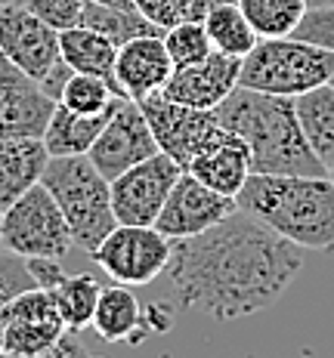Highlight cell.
I'll list each match as a JSON object with an SVG mask.
<instances>
[{
  "label": "cell",
  "instance_id": "cell-39",
  "mask_svg": "<svg viewBox=\"0 0 334 358\" xmlns=\"http://www.w3.org/2000/svg\"><path fill=\"white\" fill-rule=\"evenodd\" d=\"M331 84H334V74H331Z\"/></svg>",
  "mask_w": 334,
  "mask_h": 358
},
{
  "label": "cell",
  "instance_id": "cell-14",
  "mask_svg": "<svg viewBox=\"0 0 334 358\" xmlns=\"http://www.w3.org/2000/svg\"><path fill=\"white\" fill-rule=\"evenodd\" d=\"M242 78V59L214 50L207 59L186 69H174L165 84V96L192 108H217Z\"/></svg>",
  "mask_w": 334,
  "mask_h": 358
},
{
  "label": "cell",
  "instance_id": "cell-20",
  "mask_svg": "<svg viewBox=\"0 0 334 358\" xmlns=\"http://www.w3.org/2000/svg\"><path fill=\"white\" fill-rule=\"evenodd\" d=\"M118 102L109 111H99V115H78V111H71V108H65V106H59L56 102L53 117H50L47 130H43V145H47L50 158H62V155H87L90 152L96 136L102 133V127H106L109 117L115 115Z\"/></svg>",
  "mask_w": 334,
  "mask_h": 358
},
{
  "label": "cell",
  "instance_id": "cell-41",
  "mask_svg": "<svg viewBox=\"0 0 334 358\" xmlns=\"http://www.w3.org/2000/svg\"><path fill=\"white\" fill-rule=\"evenodd\" d=\"M0 216H4V213H0Z\"/></svg>",
  "mask_w": 334,
  "mask_h": 358
},
{
  "label": "cell",
  "instance_id": "cell-22",
  "mask_svg": "<svg viewBox=\"0 0 334 358\" xmlns=\"http://www.w3.org/2000/svg\"><path fill=\"white\" fill-rule=\"evenodd\" d=\"M294 111L307 143L325 161L334 152V84L328 80V84H319L294 96Z\"/></svg>",
  "mask_w": 334,
  "mask_h": 358
},
{
  "label": "cell",
  "instance_id": "cell-15",
  "mask_svg": "<svg viewBox=\"0 0 334 358\" xmlns=\"http://www.w3.org/2000/svg\"><path fill=\"white\" fill-rule=\"evenodd\" d=\"M174 74V59L165 47V34H139L118 47L115 80L133 102L165 90Z\"/></svg>",
  "mask_w": 334,
  "mask_h": 358
},
{
  "label": "cell",
  "instance_id": "cell-25",
  "mask_svg": "<svg viewBox=\"0 0 334 358\" xmlns=\"http://www.w3.org/2000/svg\"><path fill=\"white\" fill-rule=\"evenodd\" d=\"M81 25L93 28V31L106 34L109 41H115L118 47L127 43L130 37L139 34H165L155 22H148L143 13L133 6V10H118V6H106L96 3V0H87L84 3V16H81Z\"/></svg>",
  "mask_w": 334,
  "mask_h": 358
},
{
  "label": "cell",
  "instance_id": "cell-8",
  "mask_svg": "<svg viewBox=\"0 0 334 358\" xmlns=\"http://www.w3.org/2000/svg\"><path fill=\"white\" fill-rule=\"evenodd\" d=\"M69 331L59 318L53 294L32 287L0 309V355L50 358L59 337Z\"/></svg>",
  "mask_w": 334,
  "mask_h": 358
},
{
  "label": "cell",
  "instance_id": "cell-40",
  "mask_svg": "<svg viewBox=\"0 0 334 358\" xmlns=\"http://www.w3.org/2000/svg\"><path fill=\"white\" fill-rule=\"evenodd\" d=\"M0 248H4V241H0Z\"/></svg>",
  "mask_w": 334,
  "mask_h": 358
},
{
  "label": "cell",
  "instance_id": "cell-28",
  "mask_svg": "<svg viewBox=\"0 0 334 358\" xmlns=\"http://www.w3.org/2000/svg\"><path fill=\"white\" fill-rule=\"evenodd\" d=\"M165 47L170 59H174V69L195 65L214 53V43L207 37L204 22H198V19H183L176 25H170L165 31Z\"/></svg>",
  "mask_w": 334,
  "mask_h": 358
},
{
  "label": "cell",
  "instance_id": "cell-2",
  "mask_svg": "<svg viewBox=\"0 0 334 358\" xmlns=\"http://www.w3.org/2000/svg\"><path fill=\"white\" fill-rule=\"evenodd\" d=\"M217 121L239 133L251 148L254 173H288V176H322L325 164L313 152L297 121L291 96L260 93L235 87L217 108Z\"/></svg>",
  "mask_w": 334,
  "mask_h": 358
},
{
  "label": "cell",
  "instance_id": "cell-4",
  "mask_svg": "<svg viewBox=\"0 0 334 358\" xmlns=\"http://www.w3.org/2000/svg\"><path fill=\"white\" fill-rule=\"evenodd\" d=\"M41 182L62 207L74 248L84 253H93L102 244V238L118 226L115 210H111V182L96 170V164L87 155L50 158Z\"/></svg>",
  "mask_w": 334,
  "mask_h": 358
},
{
  "label": "cell",
  "instance_id": "cell-16",
  "mask_svg": "<svg viewBox=\"0 0 334 358\" xmlns=\"http://www.w3.org/2000/svg\"><path fill=\"white\" fill-rule=\"evenodd\" d=\"M192 176H198L204 185L223 192V195L235 198L242 192V185L248 182V176L254 173L251 170V148L248 143L239 136V133L226 130V127H217L207 143L198 148V155L189 161Z\"/></svg>",
  "mask_w": 334,
  "mask_h": 358
},
{
  "label": "cell",
  "instance_id": "cell-32",
  "mask_svg": "<svg viewBox=\"0 0 334 358\" xmlns=\"http://www.w3.org/2000/svg\"><path fill=\"white\" fill-rule=\"evenodd\" d=\"M133 3L148 22H155L161 31H167L170 25H176V22L189 16L192 0H133Z\"/></svg>",
  "mask_w": 334,
  "mask_h": 358
},
{
  "label": "cell",
  "instance_id": "cell-12",
  "mask_svg": "<svg viewBox=\"0 0 334 358\" xmlns=\"http://www.w3.org/2000/svg\"><path fill=\"white\" fill-rule=\"evenodd\" d=\"M235 210H239L235 198L211 189L198 176H192L189 170H183L174 189H170L165 207H161L158 220H155V229L165 232L170 241H176V238H192L217 226L220 220H226Z\"/></svg>",
  "mask_w": 334,
  "mask_h": 358
},
{
  "label": "cell",
  "instance_id": "cell-18",
  "mask_svg": "<svg viewBox=\"0 0 334 358\" xmlns=\"http://www.w3.org/2000/svg\"><path fill=\"white\" fill-rule=\"evenodd\" d=\"M90 327L106 343H133L137 346L139 340L148 337L143 303L127 285H118V281L111 287H102Z\"/></svg>",
  "mask_w": 334,
  "mask_h": 358
},
{
  "label": "cell",
  "instance_id": "cell-35",
  "mask_svg": "<svg viewBox=\"0 0 334 358\" xmlns=\"http://www.w3.org/2000/svg\"><path fill=\"white\" fill-rule=\"evenodd\" d=\"M81 331H65L62 337H59V343L53 346V352H50V358H71V355H87V346L78 340Z\"/></svg>",
  "mask_w": 334,
  "mask_h": 358
},
{
  "label": "cell",
  "instance_id": "cell-38",
  "mask_svg": "<svg viewBox=\"0 0 334 358\" xmlns=\"http://www.w3.org/2000/svg\"><path fill=\"white\" fill-rule=\"evenodd\" d=\"M309 6H334V0H307Z\"/></svg>",
  "mask_w": 334,
  "mask_h": 358
},
{
  "label": "cell",
  "instance_id": "cell-21",
  "mask_svg": "<svg viewBox=\"0 0 334 358\" xmlns=\"http://www.w3.org/2000/svg\"><path fill=\"white\" fill-rule=\"evenodd\" d=\"M59 50H62V59L69 62L71 71L96 74V78H106L109 84L118 87V80H115L118 43L109 41L106 34L93 31V28H87V25L65 28V31H59Z\"/></svg>",
  "mask_w": 334,
  "mask_h": 358
},
{
  "label": "cell",
  "instance_id": "cell-36",
  "mask_svg": "<svg viewBox=\"0 0 334 358\" xmlns=\"http://www.w3.org/2000/svg\"><path fill=\"white\" fill-rule=\"evenodd\" d=\"M322 164H325V176H328L331 182H334V152H331V155H328V158H325Z\"/></svg>",
  "mask_w": 334,
  "mask_h": 358
},
{
  "label": "cell",
  "instance_id": "cell-7",
  "mask_svg": "<svg viewBox=\"0 0 334 358\" xmlns=\"http://www.w3.org/2000/svg\"><path fill=\"white\" fill-rule=\"evenodd\" d=\"M170 250H174V241L155 226H124V222H118L90 257L111 281L127 287H146L165 275Z\"/></svg>",
  "mask_w": 334,
  "mask_h": 358
},
{
  "label": "cell",
  "instance_id": "cell-31",
  "mask_svg": "<svg viewBox=\"0 0 334 358\" xmlns=\"http://www.w3.org/2000/svg\"><path fill=\"white\" fill-rule=\"evenodd\" d=\"M84 3H87V0H34L28 10L37 13L43 22H50L56 31H65V28L81 25Z\"/></svg>",
  "mask_w": 334,
  "mask_h": 358
},
{
  "label": "cell",
  "instance_id": "cell-33",
  "mask_svg": "<svg viewBox=\"0 0 334 358\" xmlns=\"http://www.w3.org/2000/svg\"><path fill=\"white\" fill-rule=\"evenodd\" d=\"M25 263H28V268H32L37 287L53 290L56 285H62V281L69 278V272H65L62 259H56V257H32V259H25Z\"/></svg>",
  "mask_w": 334,
  "mask_h": 358
},
{
  "label": "cell",
  "instance_id": "cell-9",
  "mask_svg": "<svg viewBox=\"0 0 334 358\" xmlns=\"http://www.w3.org/2000/svg\"><path fill=\"white\" fill-rule=\"evenodd\" d=\"M183 167L170 155L158 152L152 158L139 161L137 167L124 170L111 179V210L124 226H155L161 207L180 179Z\"/></svg>",
  "mask_w": 334,
  "mask_h": 358
},
{
  "label": "cell",
  "instance_id": "cell-37",
  "mask_svg": "<svg viewBox=\"0 0 334 358\" xmlns=\"http://www.w3.org/2000/svg\"><path fill=\"white\" fill-rule=\"evenodd\" d=\"M32 3H34V0H0V6H25V10Z\"/></svg>",
  "mask_w": 334,
  "mask_h": 358
},
{
  "label": "cell",
  "instance_id": "cell-13",
  "mask_svg": "<svg viewBox=\"0 0 334 358\" xmlns=\"http://www.w3.org/2000/svg\"><path fill=\"white\" fill-rule=\"evenodd\" d=\"M0 47L32 80L47 78L62 62L59 31L25 6H0Z\"/></svg>",
  "mask_w": 334,
  "mask_h": 358
},
{
  "label": "cell",
  "instance_id": "cell-1",
  "mask_svg": "<svg viewBox=\"0 0 334 358\" xmlns=\"http://www.w3.org/2000/svg\"><path fill=\"white\" fill-rule=\"evenodd\" d=\"M300 268V244L235 210L204 232L176 238L165 278L180 309L235 322L270 309Z\"/></svg>",
  "mask_w": 334,
  "mask_h": 358
},
{
  "label": "cell",
  "instance_id": "cell-26",
  "mask_svg": "<svg viewBox=\"0 0 334 358\" xmlns=\"http://www.w3.org/2000/svg\"><path fill=\"white\" fill-rule=\"evenodd\" d=\"M260 37H288L309 10L307 0H235Z\"/></svg>",
  "mask_w": 334,
  "mask_h": 358
},
{
  "label": "cell",
  "instance_id": "cell-27",
  "mask_svg": "<svg viewBox=\"0 0 334 358\" xmlns=\"http://www.w3.org/2000/svg\"><path fill=\"white\" fill-rule=\"evenodd\" d=\"M118 99H127V96L115 84H109L106 78L71 71L69 84H65L62 96H59V106L78 111V115H99V111H109Z\"/></svg>",
  "mask_w": 334,
  "mask_h": 358
},
{
  "label": "cell",
  "instance_id": "cell-19",
  "mask_svg": "<svg viewBox=\"0 0 334 358\" xmlns=\"http://www.w3.org/2000/svg\"><path fill=\"white\" fill-rule=\"evenodd\" d=\"M56 99H50L37 80L0 93V139L4 136H41L47 130L50 117H53Z\"/></svg>",
  "mask_w": 334,
  "mask_h": 358
},
{
  "label": "cell",
  "instance_id": "cell-23",
  "mask_svg": "<svg viewBox=\"0 0 334 358\" xmlns=\"http://www.w3.org/2000/svg\"><path fill=\"white\" fill-rule=\"evenodd\" d=\"M202 22L207 28V37H211L214 50H220V53H226V56L244 59L260 41V34L254 31V25L248 22V16L242 13V6L235 3V0L217 3Z\"/></svg>",
  "mask_w": 334,
  "mask_h": 358
},
{
  "label": "cell",
  "instance_id": "cell-30",
  "mask_svg": "<svg viewBox=\"0 0 334 358\" xmlns=\"http://www.w3.org/2000/svg\"><path fill=\"white\" fill-rule=\"evenodd\" d=\"M294 37L334 53V6H309L303 19L297 22Z\"/></svg>",
  "mask_w": 334,
  "mask_h": 358
},
{
  "label": "cell",
  "instance_id": "cell-6",
  "mask_svg": "<svg viewBox=\"0 0 334 358\" xmlns=\"http://www.w3.org/2000/svg\"><path fill=\"white\" fill-rule=\"evenodd\" d=\"M0 241L19 257H56L65 259L74 248L62 207L43 182L32 185L19 201H13L0 216Z\"/></svg>",
  "mask_w": 334,
  "mask_h": 358
},
{
  "label": "cell",
  "instance_id": "cell-29",
  "mask_svg": "<svg viewBox=\"0 0 334 358\" xmlns=\"http://www.w3.org/2000/svg\"><path fill=\"white\" fill-rule=\"evenodd\" d=\"M37 287L32 268H28L25 257H19V253L0 248V309H4L10 300H16L19 294H25V290Z\"/></svg>",
  "mask_w": 334,
  "mask_h": 358
},
{
  "label": "cell",
  "instance_id": "cell-11",
  "mask_svg": "<svg viewBox=\"0 0 334 358\" xmlns=\"http://www.w3.org/2000/svg\"><path fill=\"white\" fill-rule=\"evenodd\" d=\"M158 152L161 148L155 143V133H152V127H148L139 102L121 99L115 115L109 117V124L102 127V133L96 136L93 148L87 152V158H90L96 164V170L111 182V179L121 176L124 170L137 167L139 161L152 158V155H158Z\"/></svg>",
  "mask_w": 334,
  "mask_h": 358
},
{
  "label": "cell",
  "instance_id": "cell-17",
  "mask_svg": "<svg viewBox=\"0 0 334 358\" xmlns=\"http://www.w3.org/2000/svg\"><path fill=\"white\" fill-rule=\"evenodd\" d=\"M50 152L41 136H4L0 139V213L41 182Z\"/></svg>",
  "mask_w": 334,
  "mask_h": 358
},
{
  "label": "cell",
  "instance_id": "cell-10",
  "mask_svg": "<svg viewBox=\"0 0 334 358\" xmlns=\"http://www.w3.org/2000/svg\"><path fill=\"white\" fill-rule=\"evenodd\" d=\"M139 108H143L146 121L152 127L158 148L165 155H170L183 170L189 167V161L198 155V148H202L220 127L214 108L183 106V102L165 96V90L139 99Z\"/></svg>",
  "mask_w": 334,
  "mask_h": 358
},
{
  "label": "cell",
  "instance_id": "cell-3",
  "mask_svg": "<svg viewBox=\"0 0 334 358\" xmlns=\"http://www.w3.org/2000/svg\"><path fill=\"white\" fill-rule=\"evenodd\" d=\"M235 204L303 250L334 248V182L325 173H251L235 195Z\"/></svg>",
  "mask_w": 334,
  "mask_h": 358
},
{
  "label": "cell",
  "instance_id": "cell-24",
  "mask_svg": "<svg viewBox=\"0 0 334 358\" xmlns=\"http://www.w3.org/2000/svg\"><path fill=\"white\" fill-rule=\"evenodd\" d=\"M53 303L59 309V318L69 331H87L93 324L96 315V303H99L102 285L93 278V275H69L62 285H56L53 290Z\"/></svg>",
  "mask_w": 334,
  "mask_h": 358
},
{
  "label": "cell",
  "instance_id": "cell-34",
  "mask_svg": "<svg viewBox=\"0 0 334 358\" xmlns=\"http://www.w3.org/2000/svg\"><path fill=\"white\" fill-rule=\"evenodd\" d=\"M25 80H32V78H28V74L4 53V47H0V93H6V90H13L19 84H25Z\"/></svg>",
  "mask_w": 334,
  "mask_h": 358
},
{
  "label": "cell",
  "instance_id": "cell-5",
  "mask_svg": "<svg viewBox=\"0 0 334 358\" xmlns=\"http://www.w3.org/2000/svg\"><path fill=\"white\" fill-rule=\"evenodd\" d=\"M334 74V53L300 37H260L257 47L242 59L239 87L276 96H300Z\"/></svg>",
  "mask_w": 334,
  "mask_h": 358
}]
</instances>
